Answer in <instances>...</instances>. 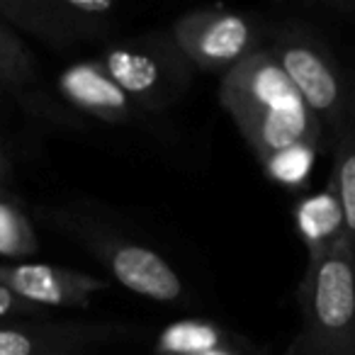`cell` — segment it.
Here are the masks:
<instances>
[{"mask_svg":"<svg viewBox=\"0 0 355 355\" xmlns=\"http://www.w3.org/2000/svg\"><path fill=\"white\" fill-rule=\"evenodd\" d=\"M117 10L112 0H0L8 25L51 46L103 40L117 22Z\"/></svg>","mask_w":355,"mask_h":355,"instance_id":"6","label":"cell"},{"mask_svg":"<svg viewBox=\"0 0 355 355\" xmlns=\"http://www.w3.org/2000/svg\"><path fill=\"white\" fill-rule=\"evenodd\" d=\"M219 103L256 153L258 163L300 144L324 151L329 141L321 122L306 107L268 46L222 76Z\"/></svg>","mask_w":355,"mask_h":355,"instance_id":"1","label":"cell"},{"mask_svg":"<svg viewBox=\"0 0 355 355\" xmlns=\"http://www.w3.org/2000/svg\"><path fill=\"white\" fill-rule=\"evenodd\" d=\"M300 309V331L285 355H355V256L345 241L306 263Z\"/></svg>","mask_w":355,"mask_h":355,"instance_id":"2","label":"cell"},{"mask_svg":"<svg viewBox=\"0 0 355 355\" xmlns=\"http://www.w3.org/2000/svg\"><path fill=\"white\" fill-rule=\"evenodd\" d=\"M331 148H334V171H331L329 185L340 205L345 243L355 256V117L334 139Z\"/></svg>","mask_w":355,"mask_h":355,"instance_id":"13","label":"cell"},{"mask_svg":"<svg viewBox=\"0 0 355 355\" xmlns=\"http://www.w3.org/2000/svg\"><path fill=\"white\" fill-rule=\"evenodd\" d=\"M76 234L129 292L166 304L185 297V285L178 270L158 251L93 227H76Z\"/></svg>","mask_w":355,"mask_h":355,"instance_id":"7","label":"cell"},{"mask_svg":"<svg viewBox=\"0 0 355 355\" xmlns=\"http://www.w3.org/2000/svg\"><path fill=\"white\" fill-rule=\"evenodd\" d=\"M0 285L40 309H83L107 280L51 263H0Z\"/></svg>","mask_w":355,"mask_h":355,"instance_id":"9","label":"cell"},{"mask_svg":"<svg viewBox=\"0 0 355 355\" xmlns=\"http://www.w3.org/2000/svg\"><path fill=\"white\" fill-rule=\"evenodd\" d=\"M40 69L30 46L20 40L15 27L0 17V88L20 93L37 83Z\"/></svg>","mask_w":355,"mask_h":355,"instance_id":"14","label":"cell"},{"mask_svg":"<svg viewBox=\"0 0 355 355\" xmlns=\"http://www.w3.org/2000/svg\"><path fill=\"white\" fill-rule=\"evenodd\" d=\"M98 59L141 112L173 107L193 85L195 66L185 59L171 32L112 42Z\"/></svg>","mask_w":355,"mask_h":355,"instance_id":"4","label":"cell"},{"mask_svg":"<svg viewBox=\"0 0 355 355\" xmlns=\"http://www.w3.org/2000/svg\"><path fill=\"white\" fill-rule=\"evenodd\" d=\"M168 32L195 71L227 73L258 49L268 46L270 27L253 12L200 8L183 12Z\"/></svg>","mask_w":355,"mask_h":355,"instance_id":"5","label":"cell"},{"mask_svg":"<svg viewBox=\"0 0 355 355\" xmlns=\"http://www.w3.org/2000/svg\"><path fill=\"white\" fill-rule=\"evenodd\" d=\"M202 355H243V350L239 345H232V348H219V350H209V353Z\"/></svg>","mask_w":355,"mask_h":355,"instance_id":"20","label":"cell"},{"mask_svg":"<svg viewBox=\"0 0 355 355\" xmlns=\"http://www.w3.org/2000/svg\"><path fill=\"white\" fill-rule=\"evenodd\" d=\"M8 193V188H6V183H0V195H6Z\"/></svg>","mask_w":355,"mask_h":355,"instance_id":"21","label":"cell"},{"mask_svg":"<svg viewBox=\"0 0 355 355\" xmlns=\"http://www.w3.org/2000/svg\"><path fill=\"white\" fill-rule=\"evenodd\" d=\"M321 8L334 15H343L348 20H355V0H331V3H321Z\"/></svg>","mask_w":355,"mask_h":355,"instance_id":"18","label":"cell"},{"mask_svg":"<svg viewBox=\"0 0 355 355\" xmlns=\"http://www.w3.org/2000/svg\"><path fill=\"white\" fill-rule=\"evenodd\" d=\"M124 331L110 321L0 324V355H93Z\"/></svg>","mask_w":355,"mask_h":355,"instance_id":"8","label":"cell"},{"mask_svg":"<svg viewBox=\"0 0 355 355\" xmlns=\"http://www.w3.org/2000/svg\"><path fill=\"white\" fill-rule=\"evenodd\" d=\"M56 88L66 103L100 122L132 124L141 114L117 80L105 71L100 59H85L66 66L56 78Z\"/></svg>","mask_w":355,"mask_h":355,"instance_id":"10","label":"cell"},{"mask_svg":"<svg viewBox=\"0 0 355 355\" xmlns=\"http://www.w3.org/2000/svg\"><path fill=\"white\" fill-rule=\"evenodd\" d=\"M319 153H321L319 148L300 144V146H290L285 151L275 153V156L266 158L261 166L272 183L290 190H300L309 183V175L314 171V163Z\"/></svg>","mask_w":355,"mask_h":355,"instance_id":"16","label":"cell"},{"mask_svg":"<svg viewBox=\"0 0 355 355\" xmlns=\"http://www.w3.org/2000/svg\"><path fill=\"white\" fill-rule=\"evenodd\" d=\"M8 178H10V161H8V153L0 141V183H8Z\"/></svg>","mask_w":355,"mask_h":355,"instance_id":"19","label":"cell"},{"mask_svg":"<svg viewBox=\"0 0 355 355\" xmlns=\"http://www.w3.org/2000/svg\"><path fill=\"white\" fill-rule=\"evenodd\" d=\"M268 49L334 144L355 117V90L338 56L319 32L302 22L270 27Z\"/></svg>","mask_w":355,"mask_h":355,"instance_id":"3","label":"cell"},{"mask_svg":"<svg viewBox=\"0 0 355 355\" xmlns=\"http://www.w3.org/2000/svg\"><path fill=\"white\" fill-rule=\"evenodd\" d=\"M236 345L232 331L207 319H180L168 324L156 338V355H202Z\"/></svg>","mask_w":355,"mask_h":355,"instance_id":"12","label":"cell"},{"mask_svg":"<svg viewBox=\"0 0 355 355\" xmlns=\"http://www.w3.org/2000/svg\"><path fill=\"white\" fill-rule=\"evenodd\" d=\"M46 311L40 306L30 304L22 297H17L15 292H10L8 287L0 285V319H12V316H44Z\"/></svg>","mask_w":355,"mask_h":355,"instance_id":"17","label":"cell"},{"mask_svg":"<svg viewBox=\"0 0 355 355\" xmlns=\"http://www.w3.org/2000/svg\"><path fill=\"white\" fill-rule=\"evenodd\" d=\"M295 229L306 248V263L326 258L338 243L345 241L343 214L336 193L326 183L324 190L302 198L295 205Z\"/></svg>","mask_w":355,"mask_h":355,"instance_id":"11","label":"cell"},{"mask_svg":"<svg viewBox=\"0 0 355 355\" xmlns=\"http://www.w3.org/2000/svg\"><path fill=\"white\" fill-rule=\"evenodd\" d=\"M40 251V239L25 209L10 198L0 195V258H30Z\"/></svg>","mask_w":355,"mask_h":355,"instance_id":"15","label":"cell"}]
</instances>
